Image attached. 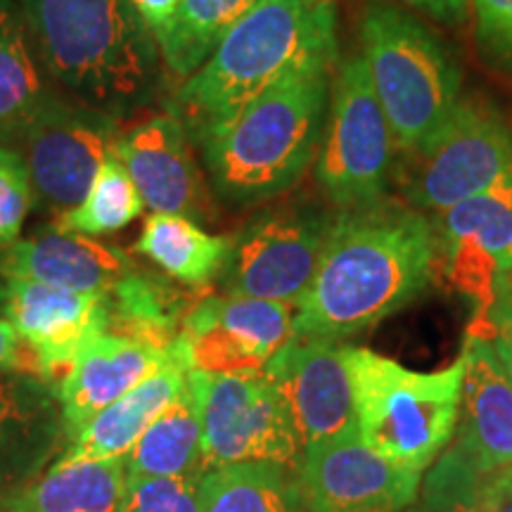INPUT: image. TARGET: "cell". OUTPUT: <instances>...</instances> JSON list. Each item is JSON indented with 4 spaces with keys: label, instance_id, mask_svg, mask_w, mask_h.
Instances as JSON below:
<instances>
[{
    "label": "cell",
    "instance_id": "8fae6325",
    "mask_svg": "<svg viewBox=\"0 0 512 512\" xmlns=\"http://www.w3.org/2000/svg\"><path fill=\"white\" fill-rule=\"evenodd\" d=\"M119 124L112 114L50 91L17 145L29 164L38 207L62 214L83 200L102 162L114 152Z\"/></svg>",
    "mask_w": 512,
    "mask_h": 512
},
{
    "label": "cell",
    "instance_id": "3957f363",
    "mask_svg": "<svg viewBox=\"0 0 512 512\" xmlns=\"http://www.w3.org/2000/svg\"><path fill=\"white\" fill-rule=\"evenodd\" d=\"M43 74L62 93L124 119L150 105L162 55L131 0H17Z\"/></svg>",
    "mask_w": 512,
    "mask_h": 512
},
{
    "label": "cell",
    "instance_id": "8d00e7d4",
    "mask_svg": "<svg viewBox=\"0 0 512 512\" xmlns=\"http://www.w3.org/2000/svg\"><path fill=\"white\" fill-rule=\"evenodd\" d=\"M0 373L41 377L34 354L3 316H0Z\"/></svg>",
    "mask_w": 512,
    "mask_h": 512
},
{
    "label": "cell",
    "instance_id": "8992f818",
    "mask_svg": "<svg viewBox=\"0 0 512 512\" xmlns=\"http://www.w3.org/2000/svg\"><path fill=\"white\" fill-rule=\"evenodd\" d=\"M361 55L399 155L427 143L463 98V74L451 50L392 3L363 12Z\"/></svg>",
    "mask_w": 512,
    "mask_h": 512
},
{
    "label": "cell",
    "instance_id": "6da1fadb",
    "mask_svg": "<svg viewBox=\"0 0 512 512\" xmlns=\"http://www.w3.org/2000/svg\"><path fill=\"white\" fill-rule=\"evenodd\" d=\"M439 242L427 214L403 200L337 209L323 259L294 306V335L339 344L373 330L432 283Z\"/></svg>",
    "mask_w": 512,
    "mask_h": 512
},
{
    "label": "cell",
    "instance_id": "7c38bea8",
    "mask_svg": "<svg viewBox=\"0 0 512 512\" xmlns=\"http://www.w3.org/2000/svg\"><path fill=\"white\" fill-rule=\"evenodd\" d=\"M294 335V306L254 297L209 294L192 304L174 344L185 370H264Z\"/></svg>",
    "mask_w": 512,
    "mask_h": 512
},
{
    "label": "cell",
    "instance_id": "ffe728a7",
    "mask_svg": "<svg viewBox=\"0 0 512 512\" xmlns=\"http://www.w3.org/2000/svg\"><path fill=\"white\" fill-rule=\"evenodd\" d=\"M64 437L57 394L48 380L15 375L0 380V489L31 479Z\"/></svg>",
    "mask_w": 512,
    "mask_h": 512
},
{
    "label": "cell",
    "instance_id": "836d02e7",
    "mask_svg": "<svg viewBox=\"0 0 512 512\" xmlns=\"http://www.w3.org/2000/svg\"><path fill=\"white\" fill-rule=\"evenodd\" d=\"M486 60L512 76V0H470Z\"/></svg>",
    "mask_w": 512,
    "mask_h": 512
},
{
    "label": "cell",
    "instance_id": "74e56055",
    "mask_svg": "<svg viewBox=\"0 0 512 512\" xmlns=\"http://www.w3.org/2000/svg\"><path fill=\"white\" fill-rule=\"evenodd\" d=\"M131 3L157 41V36L162 34V31L169 27L171 19H174L181 0H131Z\"/></svg>",
    "mask_w": 512,
    "mask_h": 512
},
{
    "label": "cell",
    "instance_id": "9a60e30c",
    "mask_svg": "<svg viewBox=\"0 0 512 512\" xmlns=\"http://www.w3.org/2000/svg\"><path fill=\"white\" fill-rule=\"evenodd\" d=\"M3 285V318L34 354L43 380L64 377L88 342L110 332L107 294L57 290L19 278Z\"/></svg>",
    "mask_w": 512,
    "mask_h": 512
},
{
    "label": "cell",
    "instance_id": "5b68a950",
    "mask_svg": "<svg viewBox=\"0 0 512 512\" xmlns=\"http://www.w3.org/2000/svg\"><path fill=\"white\" fill-rule=\"evenodd\" d=\"M363 444L422 475L451 444L460 420L465 358L434 373L401 366L366 347L342 344Z\"/></svg>",
    "mask_w": 512,
    "mask_h": 512
},
{
    "label": "cell",
    "instance_id": "f35d334b",
    "mask_svg": "<svg viewBox=\"0 0 512 512\" xmlns=\"http://www.w3.org/2000/svg\"><path fill=\"white\" fill-rule=\"evenodd\" d=\"M403 3L446 24H460L467 15V0H403Z\"/></svg>",
    "mask_w": 512,
    "mask_h": 512
},
{
    "label": "cell",
    "instance_id": "9c48e42d",
    "mask_svg": "<svg viewBox=\"0 0 512 512\" xmlns=\"http://www.w3.org/2000/svg\"><path fill=\"white\" fill-rule=\"evenodd\" d=\"M335 216L337 209L309 200L259 211L233 235L219 275L223 294L297 306L318 271Z\"/></svg>",
    "mask_w": 512,
    "mask_h": 512
},
{
    "label": "cell",
    "instance_id": "83f0119b",
    "mask_svg": "<svg viewBox=\"0 0 512 512\" xmlns=\"http://www.w3.org/2000/svg\"><path fill=\"white\" fill-rule=\"evenodd\" d=\"M439 247L470 245L512 275V171L470 200L432 219Z\"/></svg>",
    "mask_w": 512,
    "mask_h": 512
},
{
    "label": "cell",
    "instance_id": "52a82bcc",
    "mask_svg": "<svg viewBox=\"0 0 512 512\" xmlns=\"http://www.w3.org/2000/svg\"><path fill=\"white\" fill-rule=\"evenodd\" d=\"M512 171V119L494 102L463 95L434 136L403 152L392 181L403 202L422 214H444Z\"/></svg>",
    "mask_w": 512,
    "mask_h": 512
},
{
    "label": "cell",
    "instance_id": "30bf717a",
    "mask_svg": "<svg viewBox=\"0 0 512 512\" xmlns=\"http://www.w3.org/2000/svg\"><path fill=\"white\" fill-rule=\"evenodd\" d=\"M188 382L202 420V472L259 460L297 467L302 444L283 396L264 370H190Z\"/></svg>",
    "mask_w": 512,
    "mask_h": 512
},
{
    "label": "cell",
    "instance_id": "4316f807",
    "mask_svg": "<svg viewBox=\"0 0 512 512\" xmlns=\"http://www.w3.org/2000/svg\"><path fill=\"white\" fill-rule=\"evenodd\" d=\"M202 512H306L294 470L280 463H233L202 475Z\"/></svg>",
    "mask_w": 512,
    "mask_h": 512
},
{
    "label": "cell",
    "instance_id": "ba28073f",
    "mask_svg": "<svg viewBox=\"0 0 512 512\" xmlns=\"http://www.w3.org/2000/svg\"><path fill=\"white\" fill-rule=\"evenodd\" d=\"M396 147L361 53L337 62L313 176L335 209L387 195Z\"/></svg>",
    "mask_w": 512,
    "mask_h": 512
},
{
    "label": "cell",
    "instance_id": "d6a6232c",
    "mask_svg": "<svg viewBox=\"0 0 512 512\" xmlns=\"http://www.w3.org/2000/svg\"><path fill=\"white\" fill-rule=\"evenodd\" d=\"M31 207L34 183L22 150L0 143V249L19 240Z\"/></svg>",
    "mask_w": 512,
    "mask_h": 512
},
{
    "label": "cell",
    "instance_id": "7a4b0ae2",
    "mask_svg": "<svg viewBox=\"0 0 512 512\" xmlns=\"http://www.w3.org/2000/svg\"><path fill=\"white\" fill-rule=\"evenodd\" d=\"M339 48L309 57L242 110L195 140L214 195L256 207L290 192L313 169Z\"/></svg>",
    "mask_w": 512,
    "mask_h": 512
},
{
    "label": "cell",
    "instance_id": "e0dca14e",
    "mask_svg": "<svg viewBox=\"0 0 512 512\" xmlns=\"http://www.w3.org/2000/svg\"><path fill=\"white\" fill-rule=\"evenodd\" d=\"M171 363L181 366L174 351L117 332H105L88 342L57 387L64 444L76 437L102 408Z\"/></svg>",
    "mask_w": 512,
    "mask_h": 512
},
{
    "label": "cell",
    "instance_id": "277c9868",
    "mask_svg": "<svg viewBox=\"0 0 512 512\" xmlns=\"http://www.w3.org/2000/svg\"><path fill=\"white\" fill-rule=\"evenodd\" d=\"M337 48L332 0H256L207 62L183 81L174 112L192 143L323 50Z\"/></svg>",
    "mask_w": 512,
    "mask_h": 512
},
{
    "label": "cell",
    "instance_id": "7402d4cb",
    "mask_svg": "<svg viewBox=\"0 0 512 512\" xmlns=\"http://www.w3.org/2000/svg\"><path fill=\"white\" fill-rule=\"evenodd\" d=\"M124 479V458L50 465L43 475L3 486L0 512H114Z\"/></svg>",
    "mask_w": 512,
    "mask_h": 512
},
{
    "label": "cell",
    "instance_id": "1f68e13d",
    "mask_svg": "<svg viewBox=\"0 0 512 512\" xmlns=\"http://www.w3.org/2000/svg\"><path fill=\"white\" fill-rule=\"evenodd\" d=\"M202 475L126 477L114 512H202Z\"/></svg>",
    "mask_w": 512,
    "mask_h": 512
},
{
    "label": "cell",
    "instance_id": "484cf974",
    "mask_svg": "<svg viewBox=\"0 0 512 512\" xmlns=\"http://www.w3.org/2000/svg\"><path fill=\"white\" fill-rule=\"evenodd\" d=\"M107 299L110 332L136 337L169 351H174L183 318L192 309L190 297L178 292L169 280L140 271L138 266L107 294Z\"/></svg>",
    "mask_w": 512,
    "mask_h": 512
},
{
    "label": "cell",
    "instance_id": "cb8c5ba5",
    "mask_svg": "<svg viewBox=\"0 0 512 512\" xmlns=\"http://www.w3.org/2000/svg\"><path fill=\"white\" fill-rule=\"evenodd\" d=\"M53 88L31 50L17 0H0V143L17 147Z\"/></svg>",
    "mask_w": 512,
    "mask_h": 512
},
{
    "label": "cell",
    "instance_id": "f1b7e54d",
    "mask_svg": "<svg viewBox=\"0 0 512 512\" xmlns=\"http://www.w3.org/2000/svg\"><path fill=\"white\" fill-rule=\"evenodd\" d=\"M254 5L256 0H181L169 27L157 36L166 69L183 81L195 74Z\"/></svg>",
    "mask_w": 512,
    "mask_h": 512
},
{
    "label": "cell",
    "instance_id": "2e32d148",
    "mask_svg": "<svg viewBox=\"0 0 512 512\" xmlns=\"http://www.w3.org/2000/svg\"><path fill=\"white\" fill-rule=\"evenodd\" d=\"M192 138L176 112L157 114L119 133L114 155L126 166L152 214H181L204 219L209 214Z\"/></svg>",
    "mask_w": 512,
    "mask_h": 512
},
{
    "label": "cell",
    "instance_id": "4fadbf2b",
    "mask_svg": "<svg viewBox=\"0 0 512 512\" xmlns=\"http://www.w3.org/2000/svg\"><path fill=\"white\" fill-rule=\"evenodd\" d=\"M294 477L306 512H403L422 484L418 472L363 444L356 427L304 448Z\"/></svg>",
    "mask_w": 512,
    "mask_h": 512
},
{
    "label": "cell",
    "instance_id": "f546056e",
    "mask_svg": "<svg viewBox=\"0 0 512 512\" xmlns=\"http://www.w3.org/2000/svg\"><path fill=\"white\" fill-rule=\"evenodd\" d=\"M145 202L128 176L126 166L114 155L107 157L95 174L91 188L76 207L57 214L55 228L100 238L131 226L143 214Z\"/></svg>",
    "mask_w": 512,
    "mask_h": 512
},
{
    "label": "cell",
    "instance_id": "ab89813d",
    "mask_svg": "<svg viewBox=\"0 0 512 512\" xmlns=\"http://www.w3.org/2000/svg\"><path fill=\"white\" fill-rule=\"evenodd\" d=\"M3 297H5V285H3V278H0V316H3Z\"/></svg>",
    "mask_w": 512,
    "mask_h": 512
},
{
    "label": "cell",
    "instance_id": "d590c367",
    "mask_svg": "<svg viewBox=\"0 0 512 512\" xmlns=\"http://www.w3.org/2000/svg\"><path fill=\"white\" fill-rule=\"evenodd\" d=\"M475 503L477 512H512V463L479 475Z\"/></svg>",
    "mask_w": 512,
    "mask_h": 512
},
{
    "label": "cell",
    "instance_id": "44dd1931",
    "mask_svg": "<svg viewBox=\"0 0 512 512\" xmlns=\"http://www.w3.org/2000/svg\"><path fill=\"white\" fill-rule=\"evenodd\" d=\"M188 373L178 363H171L126 392L95 415L83 430L64 444L50 465L64 467L76 463H102V460L126 458L136 446L140 434L152 420L176 399L188 382ZM48 465V467H50Z\"/></svg>",
    "mask_w": 512,
    "mask_h": 512
},
{
    "label": "cell",
    "instance_id": "5bb4252c",
    "mask_svg": "<svg viewBox=\"0 0 512 512\" xmlns=\"http://www.w3.org/2000/svg\"><path fill=\"white\" fill-rule=\"evenodd\" d=\"M264 373L283 396L302 451L356 427L342 344L292 335Z\"/></svg>",
    "mask_w": 512,
    "mask_h": 512
},
{
    "label": "cell",
    "instance_id": "d6986e66",
    "mask_svg": "<svg viewBox=\"0 0 512 512\" xmlns=\"http://www.w3.org/2000/svg\"><path fill=\"white\" fill-rule=\"evenodd\" d=\"M456 441L479 472L512 463V382L491 339L467 332Z\"/></svg>",
    "mask_w": 512,
    "mask_h": 512
},
{
    "label": "cell",
    "instance_id": "ac0fdd59",
    "mask_svg": "<svg viewBox=\"0 0 512 512\" xmlns=\"http://www.w3.org/2000/svg\"><path fill=\"white\" fill-rule=\"evenodd\" d=\"M133 268L136 261L121 247L55 226L0 249L3 280H31L69 292L110 294Z\"/></svg>",
    "mask_w": 512,
    "mask_h": 512
},
{
    "label": "cell",
    "instance_id": "e575fe53",
    "mask_svg": "<svg viewBox=\"0 0 512 512\" xmlns=\"http://www.w3.org/2000/svg\"><path fill=\"white\" fill-rule=\"evenodd\" d=\"M489 318L496 328V354L512 382V275H501V280H498L496 302L491 306Z\"/></svg>",
    "mask_w": 512,
    "mask_h": 512
},
{
    "label": "cell",
    "instance_id": "603a6c76",
    "mask_svg": "<svg viewBox=\"0 0 512 512\" xmlns=\"http://www.w3.org/2000/svg\"><path fill=\"white\" fill-rule=\"evenodd\" d=\"M230 247L233 235H211L181 214H152L136 242L138 254L190 290H202L219 280Z\"/></svg>",
    "mask_w": 512,
    "mask_h": 512
},
{
    "label": "cell",
    "instance_id": "4dcf8cb0",
    "mask_svg": "<svg viewBox=\"0 0 512 512\" xmlns=\"http://www.w3.org/2000/svg\"><path fill=\"white\" fill-rule=\"evenodd\" d=\"M479 475L482 472L456 441L434 460L418 496L403 512H477L475 491Z\"/></svg>",
    "mask_w": 512,
    "mask_h": 512
},
{
    "label": "cell",
    "instance_id": "d4e9b609",
    "mask_svg": "<svg viewBox=\"0 0 512 512\" xmlns=\"http://www.w3.org/2000/svg\"><path fill=\"white\" fill-rule=\"evenodd\" d=\"M126 477H181L202 472V420L190 382L147 425L124 458Z\"/></svg>",
    "mask_w": 512,
    "mask_h": 512
}]
</instances>
